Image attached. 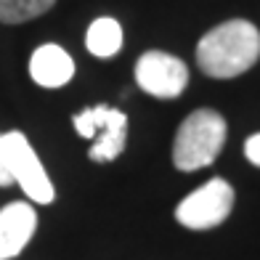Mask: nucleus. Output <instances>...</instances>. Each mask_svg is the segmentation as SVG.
I'll return each instance as SVG.
<instances>
[{
    "label": "nucleus",
    "instance_id": "nucleus-11",
    "mask_svg": "<svg viewBox=\"0 0 260 260\" xmlns=\"http://www.w3.org/2000/svg\"><path fill=\"white\" fill-rule=\"evenodd\" d=\"M244 154H247V159H250L255 168H260V133H255V136H250L247 138V144H244Z\"/></svg>",
    "mask_w": 260,
    "mask_h": 260
},
{
    "label": "nucleus",
    "instance_id": "nucleus-5",
    "mask_svg": "<svg viewBox=\"0 0 260 260\" xmlns=\"http://www.w3.org/2000/svg\"><path fill=\"white\" fill-rule=\"evenodd\" d=\"M231 207H234V188L223 178H212L175 207V218H178L181 226L191 231H205L220 226L231 215Z\"/></svg>",
    "mask_w": 260,
    "mask_h": 260
},
{
    "label": "nucleus",
    "instance_id": "nucleus-8",
    "mask_svg": "<svg viewBox=\"0 0 260 260\" xmlns=\"http://www.w3.org/2000/svg\"><path fill=\"white\" fill-rule=\"evenodd\" d=\"M29 75L43 88H61L75 75V61L61 45L45 43L29 58Z\"/></svg>",
    "mask_w": 260,
    "mask_h": 260
},
{
    "label": "nucleus",
    "instance_id": "nucleus-1",
    "mask_svg": "<svg viewBox=\"0 0 260 260\" xmlns=\"http://www.w3.org/2000/svg\"><path fill=\"white\" fill-rule=\"evenodd\" d=\"M260 58V32L244 19L210 29L197 45V64L207 77L231 80Z\"/></svg>",
    "mask_w": 260,
    "mask_h": 260
},
{
    "label": "nucleus",
    "instance_id": "nucleus-9",
    "mask_svg": "<svg viewBox=\"0 0 260 260\" xmlns=\"http://www.w3.org/2000/svg\"><path fill=\"white\" fill-rule=\"evenodd\" d=\"M85 48L96 58H112L114 53H120V48H122V27H120V21H114L109 16L96 19L88 27Z\"/></svg>",
    "mask_w": 260,
    "mask_h": 260
},
{
    "label": "nucleus",
    "instance_id": "nucleus-6",
    "mask_svg": "<svg viewBox=\"0 0 260 260\" xmlns=\"http://www.w3.org/2000/svg\"><path fill=\"white\" fill-rule=\"evenodd\" d=\"M136 82L157 99H178L186 90L188 69L181 58L162 51H146L136 64Z\"/></svg>",
    "mask_w": 260,
    "mask_h": 260
},
{
    "label": "nucleus",
    "instance_id": "nucleus-2",
    "mask_svg": "<svg viewBox=\"0 0 260 260\" xmlns=\"http://www.w3.org/2000/svg\"><path fill=\"white\" fill-rule=\"evenodd\" d=\"M223 144H226V120L212 109H197L175 133L173 162L183 173L207 168L220 154Z\"/></svg>",
    "mask_w": 260,
    "mask_h": 260
},
{
    "label": "nucleus",
    "instance_id": "nucleus-3",
    "mask_svg": "<svg viewBox=\"0 0 260 260\" xmlns=\"http://www.w3.org/2000/svg\"><path fill=\"white\" fill-rule=\"evenodd\" d=\"M3 157L11 181L19 183V188L24 191L35 205H51L53 202V183L45 173L40 157L35 154V149L29 146V141L24 133L11 130L3 133Z\"/></svg>",
    "mask_w": 260,
    "mask_h": 260
},
{
    "label": "nucleus",
    "instance_id": "nucleus-12",
    "mask_svg": "<svg viewBox=\"0 0 260 260\" xmlns=\"http://www.w3.org/2000/svg\"><path fill=\"white\" fill-rule=\"evenodd\" d=\"M14 181H11V175H8V168H6V157H3V136H0V186H11Z\"/></svg>",
    "mask_w": 260,
    "mask_h": 260
},
{
    "label": "nucleus",
    "instance_id": "nucleus-7",
    "mask_svg": "<svg viewBox=\"0 0 260 260\" xmlns=\"http://www.w3.org/2000/svg\"><path fill=\"white\" fill-rule=\"evenodd\" d=\"M38 229V212L27 202H11L0 210V260L16 257Z\"/></svg>",
    "mask_w": 260,
    "mask_h": 260
},
{
    "label": "nucleus",
    "instance_id": "nucleus-10",
    "mask_svg": "<svg viewBox=\"0 0 260 260\" xmlns=\"http://www.w3.org/2000/svg\"><path fill=\"white\" fill-rule=\"evenodd\" d=\"M56 0H0V21L3 24H24L53 8Z\"/></svg>",
    "mask_w": 260,
    "mask_h": 260
},
{
    "label": "nucleus",
    "instance_id": "nucleus-4",
    "mask_svg": "<svg viewBox=\"0 0 260 260\" xmlns=\"http://www.w3.org/2000/svg\"><path fill=\"white\" fill-rule=\"evenodd\" d=\"M75 130L82 138H93L88 157L93 162H112L122 154L127 141V117L112 106H90L75 114Z\"/></svg>",
    "mask_w": 260,
    "mask_h": 260
}]
</instances>
